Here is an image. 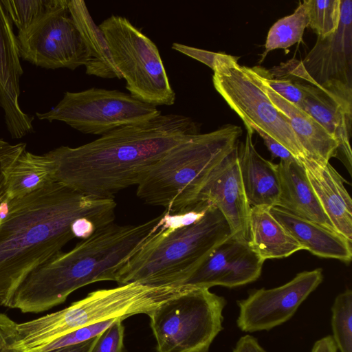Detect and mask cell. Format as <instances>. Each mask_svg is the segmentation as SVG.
<instances>
[{
  "instance_id": "cell-1",
  "label": "cell",
  "mask_w": 352,
  "mask_h": 352,
  "mask_svg": "<svg viewBox=\"0 0 352 352\" xmlns=\"http://www.w3.org/2000/svg\"><path fill=\"white\" fill-rule=\"evenodd\" d=\"M198 133L199 126L191 118L161 114L85 144L47 153L54 162L56 182L88 197L109 199L138 185L170 149Z\"/></svg>"
},
{
  "instance_id": "cell-2",
  "label": "cell",
  "mask_w": 352,
  "mask_h": 352,
  "mask_svg": "<svg viewBox=\"0 0 352 352\" xmlns=\"http://www.w3.org/2000/svg\"><path fill=\"white\" fill-rule=\"evenodd\" d=\"M113 198L84 195L58 182L11 199L0 223V305L25 278L74 237L72 222L87 217L100 228L113 222Z\"/></svg>"
},
{
  "instance_id": "cell-3",
  "label": "cell",
  "mask_w": 352,
  "mask_h": 352,
  "mask_svg": "<svg viewBox=\"0 0 352 352\" xmlns=\"http://www.w3.org/2000/svg\"><path fill=\"white\" fill-rule=\"evenodd\" d=\"M162 214L137 225L113 222L97 229L71 250L57 252L20 283L6 307L40 313L64 302L76 289L116 280L118 271L160 228Z\"/></svg>"
},
{
  "instance_id": "cell-4",
  "label": "cell",
  "mask_w": 352,
  "mask_h": 352,
  "mask_svg": "<svg viewBox=\"0 0 352 352\" xmlns=\"http://www.w3.org/2000/svg\"><path fill=\"white\" fill-rule=\"evenodd\" d=\"M242 133L239 126L227 124L178 144L146 175L137 196L170 214L189 210L212 172L237 148Z\"/></svg>"
},
{
  "instance_id": "cell-5",
  "label": "cell",
  "mask_w": 352,
  "mask_h": 352,
  "mask_svg": "<svg viewBox=\"0 0 352 352\" xmlns=\"http://www.w3.org/2000/svg\"><path fill=\"white\" fill-rule=\"evenodd\" d=\"M232 235L221 213L212 206L193 224L155 233L118 271L119 285H182L208 254Z\"/></svg>"
},
{
  "instance_id": "cell-6",
  "label": "cell",
  "mask_w": 352,
  "mask_h": 352,
  "mask_svg": "<svg viewBox=\"0 0 352 352\" xmlns=\"http://www.w3.org/2000/svg\"><path fill=\"white\" fill-rule=\"evenodd\" d=\"M188 287L131 283L94 291L63 309L17 323L21 345L24 352H33L68 332L100 321L116 318L124 320L139 314L148 315Z\"/></svg>"
},
{
  "instance_id": "cell-7",
  "label": "cell",
  "mask_w": 352,
  "mask_h": 352,
  "mask_svg": "<svg viewBox=\"0 0 352 352\" xmlns=\"http://www.w3.org/2000/svg\"><path fill=\"white\" fill-rule=\"evenodd\" d=\"M224 297L210 289L189 287L148 316L157 352H209L223 329Z\"/></svg>"
},
{
  "instance_id": "cell-8",
  "label": "cell",
  "mask_w": 352,
  "mask_h": 352,
  "mask_svg": "<svg viewBox=\"0 0 352 352\" xmlns=\"http://www.w3.org/2000/svg\"><path fill=\"white\" fill-rule=\"evenodd\" d=\"M98 26L130 94L155 107L174 104L175 93L156 45L124 16L111 15Z\"/></svg>"
},
{
  "instance_id": "cell-9",
  "label": "cell",
  "mask_w": 352,
  "mask_h": 352,
  "mask_svg": "<svg viewBox=\"0 0 352 352\" xmlns=\"http://www.w3.org/2000/svg\"><path fill=\"white\" fill-rule=\"evenodd\" d=\"M237 59L219 54L212 69L215 89L245 126L261 129L299 161L307 158L289 119L270 101L252 67L239 65Z\"/></svg>"
},
{
  "instance_id": "cell-10",
  "label": "cell",
  "mask_w": 352,
  "mask_h": 352,
  "mask_svg": "<svg viewBox=\"0 0 352 352\" xmlns=\"http://www.w3.org/2000/svg\"><path fill=\"white\" fill-rule=\"evenodd\" d=\"M157 107L117 89L89 88L64 93L52 109L36 113L39 120L65 122L85 134L103 135L116 129L149 121L160 115Z\"/></svg>"
},
{
  "instance_id": "cell-11",
  "label": "cell",
  "mask_w": 352,
  "mask_h": 352,
  "mask_svg": "<svg viewBox=\"0 0 352 352\" xmlns=\"http://www.w3.org/2000/svg\"><path fill=\"white\" fill-rule=\"evenodd\" d=\"M16 37L20 58L37 67L74 70L88 62L85 45L70 16L67 0H60Z\"/></svg>"
},
{
  "instance_id": "cell-12",
  "label": "cell",
  "mask_w": 352,
  "mask_h": 352,
  "mask_svg": "<svg viewBox=\"0 0 352 352\" xmlns=\"http://www.w3.org/2000/svg\"><path fill=\"white\" fill-rule=\"evenodd\" d=\"M322 280V270L316 268L301 272L279 287L250 290L246 298L236 302L238 328L253 333L270 331L285 323Z\"/></svg>"
},
{
  "instance_id": "cell-13",
  "label": "cell",
  "mask_w": 352,
  "mask_h": 352,
  "mask_svg": "<svg viewBox=\"0 0 352 352\" xmlns=\"http://www.w3.org/2000/svg\"><path fill=\"white\" fill-rule=\"evenodd\" d=\"M298 85L304 94L300 108L334 137L338 144L336 157L351 175L352 86L338 81L320 86L299 82Z\"/></svg>"
},
{
  "instance_id": "cell-14",
  "label": "cell",
  "mask_w": 352,
  "mask_h": 352,
  "mask_svg": "<svg viewBox=\"0 0 352 352\" xmlns=\"http://www.w3.org/2000/svg\"><path fill=\"white\" fill-rule=\"evenodd\" d=\"M264 262L250 248L247 240L231 235L208 254L182 285L207 289L245 285L260 277Z\"/></svg>"
},
{
  "instance_id": "cell-15",
  "label": "cell",
  "mask_w": 352,
  "mask_h": 352,
  "mask_svg": "<svg viewBox=\"0 0 352 352\" xmlns=\"http://www.w3.org/2000/svg\"><path fill=\"white\" fill-rule=\"evenodd\" d=\"M22 74L17 37L0 0V107L3 110L7 130L13 139L34 132V117L25 113L19 102Z\"/></svg>"
},
{
  "instance_id": "cell-16",
  "label": "cell",
  "mask_w": 352,
  "mask_h": 352,
  "mask_svg": "<svg viewBox=\"0 0 352 352\" xmlns=\"http://www.w3.org/2000/svg\"><path fill=\"white\" fill-rule=\"evenodd\" d=\"M352 1L341 0L340 19L332 34L318 36L302 62L318 85L338 81L352 86Z\"/></svg>"
},
{
  "instance_id": "cell-17",
  "label": "cell",
  "mask_w": 352,
  "mask_h": 352,
  "mask_svg": "<svg viewBox=\"0 0 352 352\" xmlns=\"http://www.w3.org/2000/svg\"><path fill=\"white\" fill-rule=\"evenodd\" d=\"M197 201H207L217 208L226 220L232 235L248 241L251 206L241 179L237 148L212 172L194 204Z\"/></svg>"
},
{
  "instance_id": "cell-18",
  "label": "cell",
  "mask_w": 352,
  "mask_h": 352,
  "mask_svg": "<svg viewBox=\"0 0 352 352\" xmlns=\"http://www.w3.org/2000/svg\"><path fill=\"white\" fill-rule=\"evenodd\" d=\"M324 212L334 230L352 241V199L346 182L329 162L309 158L300 160Z\"/></svg>"
},
{
  "instance_id": "cell-19",
  "label": "cell",
  "mask_w": 352,
  "mask_h": 352,
  "mask_svg": "<svg viewBox=\"0 0 352 352\" xmlns=\"http://www.w3.org/2000/svg\"><path fill=\"white\" fill-rule=\"evenodd\" d=\"M245 128V140L238 144L237 157L248 201L251 207L276 206L280 193L278 165L257 152L252 140L254 130Z\"/></svg>"
},
{
  "instance_id": "cell-20",
  "label": "cell",
  "mask_w": 352,
  "mask_h": 352,
  "mask_svg": "<svg viewBox=\"0 0 352 352\" xmlns=\"http://www.w3.org/2000/svg\"><path fill=\"white\" fill-rule=\"evenodd\" d=\"M270 212L305 250L346 264L351 261L352 241L335 230L296 216L278 206L272 207Z\"/></svg>"
},
{
  "instance_id": "cell-21",
  "label": "cell",
  "mask_w": 352,
  "mask_h": 352,
  "mask_svg": "<svg viewBox=\"0 0 352 352\" xmlns=\"http://www.w3.org/2000/svg\"><path fill=\"white\" fill-rule=\"evenodd\" d=\"M256 76L270 101L289 119L307 158L326 163L336 157L338 144L334 137L305 110L282 98Z\"/></svg>"
},
{
  "instance_id": "cell-22",
  "label": "cell",
  "mask_w": 352,
  "mask_h": 352,
  "mask_svg": "<svg viewBox=\"0 0 352 352\" xmlns=\"http://www.w3.org/2000/svg\"><path fill=\"white\" fill-rule=\"evenodd\" d=\"M277 165L280 193L276 206L334 230L312 190L301 162L294 159L280 161Z\"/></svg>"
},
{
  "instance_id": "cell-23",
  "label": "cell",
  "mask_w": 352,
  "mask_h": 352,
  "mask_svg": "<svg viewBox=\"0 0 352 352\" xmlns=\"http://www.w3.org/2000/svg\"><path fill=\"white\" fill-rule=\"evenodd\" d=\"M266 206L251 207L248 219V243L265 261L283 258L305 250L304 248L272 214Z\"/></svg>"
},
{
  "instance_id": "cell-24",
  "label": "cell",
  "mask_w": 352,
  "mask_h": 352,
  "mask_svg": "<svg viewBox=\"0 0 352 352\" xmlns=\"http://www.w3.org/2000/svg\"><path fill=\"white\" fill-rule=\"evenodd\" d=\"M67 8L82 40L88 54L85 73L102 78H119L116 68L102 30L94 21L82 0H67Z\"/></svg>"
},
{
  "instance_id": "cell-25",
  "label": "cell",
  "mask_w": 352,
  "mask_h": 352,
  "mask_svg": "<svg viewBox=\"0 0 352 352\" xmlns=\"http://www.w3.org/2000/svg\"><path fill=\"white\" fill-rule=\"evenodd\" d=\"M54 175V162L47 153L37 155L25 150L11 168L6 196L11 199L24 197L56 182Z\"/></svg>"
},
{
  "instance_id": "cell-26",
  "label": "cell",
  "mask_w": 352,
  "mask_h": 352,
  "mask_svg": "<svg viewBox=\"0 0 352 352\" xmlns=\"http://www.w3.org/2000/svg\"><path fill=\"white\" fill-rule=\"evenodd\" d=\"M308 25L307 0H304L293 14L283 17L271 27L261 62L270 51L276 49L286 50L302 41L304 31Z\"/></svg>"
},
{
  "instance_id": "cell-27",
  "label": "cell",
  "mask_w": 352,
  "mask_h": 352,
  "mask_svg": "<svg viewBox=\"0 0 352 352\" xmlns=\"http://www.w3.org/2000/svg\"><path fill=\"white\" fill-rule=\"evenodd\" d=\"M333 340L340 352H352V291L346 289L331 307Z\"/></svg>"
},
{
  "instance_id": "cell-28",
  "label": "cell",
  "mask_w": 352,
  "mask_h": 352,
  "mask_svg": "<svg viewBox=\"0 0 352 352\" xmlns=\"http://www.w3.org/2000/svg\"><path fill=\"white\" fill-rule=\"evenodd\" d=\"M12 22L23 32L56 8L60 0H1Z\"/></svg>"
},
{
  "instance_id": "cell-29",
  "label": "cell",
  "mask_w": 352,
  "mask_h": 352,
  "mask_svg": "<svg viewBox=\"0 0 352 352\" xmlns=\"http://www.w3.org/2000/svg\"><path fill=\"white\" fill-rule=\"evenodd\" d=\"M309 27L320 37L328 36L338 29L341 0H307Z\"/></svg>"
},
{
  "instance_id": "cell-30",
  "label": "cell",
  "mask_w": 352,
  "mask_h": 352,
  "mask_svg": "<svg viewBox=\"0 0 352 352\" xmlns=\"http://www.w3.org/2000/svg\"><path fill=\"white\" fill-rule=\"evenodd\" d=\"M118 320H124L119 318H111L73 330L56 338L33 352H50L85 342L98 336Z\"/></svg>"
},
{
  "instance_id": "cell-31",
  "label": "cell",
  "mask_w": 352,
  "mask_h": 352,
  "mask_svg": "<svg viewBox=\"0 0 352 352\" xmlns=\"http://www.w3.org/2000/svg\"><path fill=\"white\" fill-rule=\"evenodd\" d=\"M25 150L24 142L12 144L0 138V202L6 194L11 168Z\"/></svg>"
},
{
  "instance_id": "cell-32",
  "label": "cell",
  "mask_w": 352,
  "mask_h": 352,
  "mask_svg": "<svg viewBox=\"0 0 352 352\" xmlns=\"http://www.w3.org/2000/svg\"><path fill=\"white\" fill-rule=\"evenodd\" d=\"M254 72L276 93L284 99L300 107L304 94L298 85L299 82H292L287 79H274L264 72V68L255 66L252 67Z\"/></svg>"
},
{
  "instance_id": "cell-33",
  "label": "cell",
  "mask_w": 352,
  "mask_h": 352,
  "mask_svg": "<svg viewBox=\"0 0 352 352\" xmlns=\"http://www.w3.org/2000/svg\"><path fill=\"white\" fill-rule=\"evenodd\" d=\"M118 320L101 333L90 352H124V327Z\"/></svg>"
},
{
  "instance_id": "cell-34",
  "label": "cell",
  "mask_w": 352,
  "mask_h": 352,
  "mask_svg": "<svg viewBox=\"0 0 352 352\" xmlns=\"http://www.w3.org/2000/svg\"><path fill=\"white\" fill-rule=\"evenodd\" d=\"M0 352H24L19 337L17 322L0 313Z\"/></svg>"
},
{
  "instance_id": "cell-35",
  "label": "cell",
  "mask_w": 352,
  "mask_h": 352,
  "mask_svg": "<svg viewBox=\"0 0 352 352\" xmlns=\"http://www.w3.org/2000/svg\"><path fill=\"white\" fill-rule=\"evenodd\" d=\"M172 48L204 63L212 69L219 56V53H214L176 43L173 44Z\"/></svg>"
},
{
  "instance_id": "cell-36",
  "label": "cell",
  "mask_w": 352,
  "mask_h": 352,
  "mask_svg": "<svg viewBox=\"0 0 352 352\" xmlns=\"http://www.w3.org/2000/svg\"><path fill=\"white\" fill-rule=\"evenodd\" d=\"M253 130L261 137L265 145L271 153L272 158L278 157L280 158V161H289L296 159L286 148L263 131L257 128Z\"/></svg>"
},
{
  "instance_id": "cell-37",
  "label": "cell",
  "mask_w": 352,
  "mask_h": 352,
  "mask_svg": "<svg viewBox=\"0 0 352 352\" xmlns=\"http://www.w3.org/2000/svg\"><path fill=\"white\" fill-rule=\"evenodd\" d=\"M98 228L96 225L87 217L75 219L71 225V230L74 237L85 239L90 236Z\"/></svg>"
},
{
  "instance_id": "cell-38",
  "label": "cell",
  "mask_w": 352,
  "mask_h": 352,
  "mask_svg": "<svg viewBox=\"0 0 352 352\" xmlns=\"http://www.w3.org/2000/svg\"><path fill=\"white\" fill-rule=\"evenodd\" d=\"M232 352H267L258 343L256 338L245 335L236 342Z\"/></svg>"
},
{
  "instance_id": "cell-39",
  "label": "cell",
  "mask_w": 352,
  "mask_h": 352,
  "mask_svg": "<svg viewBox=\"0 0 352 352\" xmlns=\"http://www.w3.org/2000/svg\"><path fill=\"white\" fill-rule=\"evenodd\" d=\"M99 336H97L85 342L68 346L50 352H90L98 340Z\"/></svg>"
},
{
  "instance_id": "cell-40",
  "label": "cell",
  "mask_w": 352,
  "mask_h": 352,
  "mask_svg": "<svg viewBox=\"0 0 352 352\" xmlns=\"http://www.w3.org/2000/svg\"><path fill=\"white\" fill-rule=\"evenodd\" d=\"M311 352H338V349L331 336L318 340L313 345Z\"/></svg>"
},
{
  "instance_id": "cell-41",
  "label": "cell",
  "mask_w": 352,
  "mask_h": 352,
  "mask_svg": "<svg viewBox=\"0 0 352 352\" xmlns=\"http://www.w3.org/2000/svg\"><path fill=\"white\" fill-rule=\"evenodd\" d=\"M11 199L6 196L3 200L0 202V223L8 215L10 208Z\"/></svg>"
}]
</instances>
